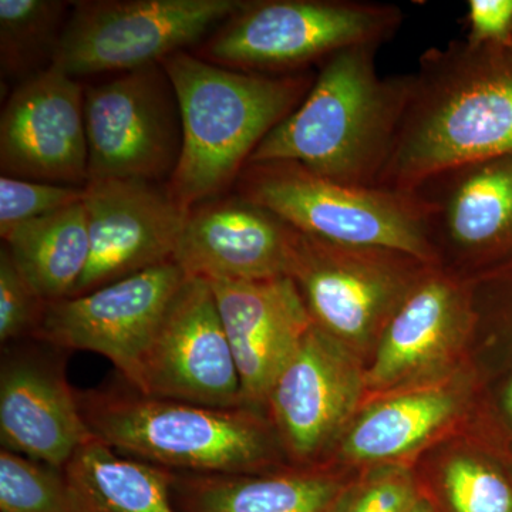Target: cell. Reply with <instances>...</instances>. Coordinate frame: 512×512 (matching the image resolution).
<instances>
[{"label": "cell", "instance_id": "obj_20", "mask_svg": "<svg viewBox=\"0 0 512 512\" xmlns=\"http://www.w3.org/2000/svg\"><path fill=\"white\" fill-rule=\"evenodd\" d=\"M473 394L474 379L451 376L376 397L343 431L336 443L339 457L373 466L396 463L453 423Z\"/></svg>", "mask_w": 512, "mask_h": 512}, {"label": "cell", "instance_id": "obj_6", "mask_svg": "<svg viewBox=\"0 0 512 512\" xmlns=\"http://www.w3.org/2000/svg\"><path fill=\"white\" fill-rule=\"evenodd\" d=\"M430 268L392 249L333 244L298 231L289 276L313 325L363 360Z\"/></svg>", "mask_w": 512, "mask_h": 512}, {"label": "cell", "instance_id": "obj_26", "mask_svg": "<svg viewBox=\"0 0 512 512\" xmlns=\"http://www.w3.org/2000/svg\"><path fill=\"white\" fill-rule=\"evenodd\" d=\"M470 279L484 377L512 369V255Z\"/></svg>", "mask_w": 512, "mask_h": 512}, {"label": "cell", "instance_id": "obj_28", "mask_svg": "<svg viewBox=\"0 0 512 512\" xmlns=\"http://www.w3.org/2000/svg\"><path fill=\"white\" fill-rule=\"evenodd\" d=\"M420 495L409 468L377 464L346 483L328 512H410Z\"/></svg>", "mask_w": 512, "mask_h": 512}, {"label": "cell", "instance_id": "obj_8", "mask_svg": "<svg viewBox=\"0 0 512 512\" xmlns=\"http://www.w3.org/2000/svg\"><path fill=\"white\" fill-rule=\"evenodd\" d=\"M403 20L392 5L342 0L247 2L212 39L220 62L248 69H284L328 59L353 46L382 45Z\"/></svg>", "mask_w": 512, "mask_h": 512}, {"label": "cell", "instance_id": "obj_13", "mask_svg": "<svg viewBox=\"0 0 512 512\" xmlns=\"http://www.w3.org/2000/svg\"><path fill=\"white\" fill-rule=\"evenodd\" d=\"M137 392L210 407H247L217 299L188 276L141 360Z\"/></svg>", "mask_w": 512, "mask_h": 512}, {"label": "cell", "instance_id": "obj_23", "mask_svg": "<svg viewBox=\"0 0 512 512\" xmlns=\"http://www.w3.org/2000/svg\"><path fill=\"white\" fill-rule=\"evenodd\" d=\"M2 238L20 272L47 302L72 296L90 258L83 201L23 222Z\"/></svg>", "mask_w": 512, "mask_h": 512}, {"label": "cell", "instance_id": "obj_21", "mask_svg": "<svg viewBox=\"0 0 512 512\" xmlns=\"http://www.w3.org/2000/svg\"><path fill=\"white\" fill-rule=\"evenodd\" d=\"M346 481L323 467L264 473H175L178 512H328Z\"/></svg>", "mask_w": 512, "mask_h": 512}, {"label": "cell", "instance_id": "obj_12", "mask_svg": "<svg viewBox=\"0 0 512 512\" xmlns=\"http://www.w3.org/2000/svg\"><path fill=\"white\" fill-rule=\"evenodd\" d=\"M365 373L362 359L312 325L266 399L291 466L318 467L336 446L366 394Z\"/></svg>", "mask_w": 512, "mask_h": 512}, {"label": "cell", "instance_id": "obj_17", "mask_svg": "<svg viewBox=\"0 0 512 512\" xmlns=\"http://www.w3.org/2000/svg\"><path fill=\"white\" fill-rule=\"evenodd\" d=\"M296 237L295 228L245 198L205 202L188 211L174 262L210 282L289 276Z\"/></svg>", "mask_w": 512, "mask_h": 512}, {"label": "cell", "instance_id": "obj_32", "mask_svg": "<svg viewBox=\"0 0 512 512\" xmlns=\"http://www.w3.org/2000/svg\"><path fill=\"white\" fill-rule=\"evenodd\" d=\"M467 23L466 40L474 45L512 40V0H470Z\"/></svg>", "mask_w": 512, "mask_h": 512}, {"label": "cell", "instance_id": "obj_9", "mask_svg": "<svg viewBox=\"0 0 512 512\" xmlns=\"http://www.w3.org/2000/svg\"><path fill=\"white\" fill-rule=\"evenodd\" d=\"M84 124L89 181H153L174 173L183 131L163 66L133 70L84 90Z\"/></svg>", "mask_w": 512, "mask_h": 512}, {"label": "cell", "instance_id": "obj_18", "mask_svg": "<svg viewBox=\"0 0 512 512\" xmlns=\"http://www.w3.org/2000/svg\"><path fill=\"white\" fill-rule=\"evenodd\" d=\"M210 284L237 362L245 406L265 412L272 386L313 325L302 293L291 276Z\"/></svg>", "mask_w": 512, "mask_h": 512}, {"label": "cell", "instance_id": "obj_14", "mask_svg": "<svg viewBox=\"0 0 512 512\" xmlns=\"http://www.w3.org/2000/svg\"><path fill=\"white\" fill-rule=\"evenodd\" d=\"M83 205L90 258L72 296L174 261L188 211L170 191L146 180H94L84 185Z\"/></svg>", "mask_w": 512, "mask_h": 512}, {"label": "cell", "instance_id": "obj_10", "mask_svg": "<svg viewBox=\"0 0 512 512\" xmlns=\"http://www.w3.org/2000/svg\"><path fill=\"white\" fill-rule=\"evenodd\" d=\"M474 332L470 279L433 266L384 328L366 366V393L382 397L448 379Z\"/></svg>", "mask_w": 512, "mask_h": 512}, {"label": "cell", "instance_id": "obj_30", "mask_svg": "<svg viewBox=\"0 0 512 512\" xmlns=\"http://www.w3.org/2000/svg\"><path fill=\"white\" fill-rule=\"evenodd\" d=\"M477 394L474 443L490 454L512 480V369L485 377Z\"/></svg>", "mask_w": 512, "mask_h": 512}, {"label": "cell", "instance_id": "obj_3", "mask_svg": "<svg viewBox=\"0 0 512 512\" xmlns=\"http://www.w3.org/2000/svg\"><path fill=\"white\" fill-rule=\"evenodd\" d=\"M127 386V384H126ZM94 439L175 473H264L288 467L271 420L251 407H210L131 389L77 390Z\"/></svg>", "mask_w": 512, "mask_h": 512}, {"label": "cell", "instance_id": "obj_5", "mask_svg": "<svg viewBox=\"0 0 512 512\" xmlns=\"http://www.w3.org/2000/svg\"><path fill=\"white\" fill-rule=\"evenodd\" d=\"M239 191L309 237L392 249L441 266L436 205L421 192L340 184L291 161L245 165Z\"/></svg>", "mask_w": 512, "mask_h": 512}, {"label": "cell", "instance_id": "obj_11", "mask_svg": "<svg viewBox=\"0 0 512 512\" xmlns=\"http://www.w3.org/2000/svg\"><path fill=\"white\" fill-rule=\"evenodd\" d=\"M187 278L170 261L96 291L49 302L35 340L67 353H99L136 389L144 353Z\"/></svg>", "mask_w": 512, "mask_h": 512}, {"label": "cell", "instance_id": "obj_15", "mask_svg": "<svg viewBox=\"0 0 512 512\" xmlns=\"http://www.w3.org/2000/svg\"><path fill=\"white\" fill-rule=\"evenodd\" d=\"M66 353L29 339L3 346L0 362L2 448L59 468L94 439L67 380Z\"/></svg>", "mask_w": 512, "mask_h": 512}, {"label": "cell", "instance_id": "obj_19", "mask_svg": "<svg viewBox=\"0 0 512 512\" xmlns=\"http://www.w3.org/2000/svg\"><path fill=\"white\" fill-rule=\"evenodd\" d=\"M434 181L446 188L441 197L419 192L436 205L440 264L441 255L448 252L457 266L454 274L468 279L510 258L512 154L467 165Z\"/></svg>", "mask_w": 512, "mask_h": 512}, {"label": "cell", "instance_id": "obj_4", "mask_svg": "<svg viewBox=\"0 0 512 512\" xmlns=\"http://www.w3.org/2000/svg\"><path fill=\"white\" fill-rule=\"evenodd\" d=\"M161 63L183 131L168 191L187 211L231 184L269 131L311 90L305 77L234 72L183 52Z\"/></svg>", "mask_w": 512, "mask_h": 512}, {"label": "cell", "instance_id": "obj_22", "mask_svg": "<svg viewBox=\"0 0 512 512\" xmlns=\"http://www.w3.org/2000/svg\"><path fill=\"white\" fill-rule=\"evenodd\" d=\"M77 512H178L175 471L120 456L93 439L64 467Z\"/></svg>", "mask_w": 512, "mask_h": 512}, {"label": "cell", "instance_id": "obj_1", "mask_svg": "<svg viewBox=\"0 0 512 512\" xmlns=\"http://www.w3.org/2000/svg\"><path fill=\"white\" fill-rule=\"evenodd\" d=\"M512 154V40H456L421 56L376 187L419 192L441 175Z\"/></svg>", "mask_w": 512, "mask_h": 512}, {"label": "cell", "instance_id": "obj_16", "mask_svg": "<svg viewBox=\"0 0 512 512\" xmlns=\"http://www.w3.org/2000/svg\"><path fill=\"white\" fill-rule=\"evenodd\" d=\"M0 165L3 175L23 180L89 181L84 92L55 64L28 77L3 107Z\"/></svg>", "mask_w": 512, "mask_h": 512}, {"label": "cell", "instance_id": "obj_27", "mask_svg": "<svg viewBox=\"0 0 512 512\" xmlns=\"http://www.w3.org/2000/svg\"><path fill=\"white\" fill-rule=\"evenodd\" d=\"M0 512H77L66 471L2 448Z\"/></svg>", "mask_w": 512, "mask_h": 512}, {"label": "cell", "instance_id": "obj_2", "mask_svg": "<svg viewBox=\"0 0 512 512\" xmlns=\"http://www.w3.org/2000/svg\"><path fill=\"white\" fill-rule=\"evenodd\" d=\"M377 47L329 56L302 103L269 131L247 165L291 161L336 183L376 187L413 84V74L379 76Z\"/></svg>", "mask_w": 512, "mask_h": 512}, {"label": "cell", "instance_id": "obj_33", "mask_svg": "<svg viewBox=\"0 0 512 512\" xmlns=\"http://www.w3.org/2000/svg\"><path fill=\"white\" fill-rule=\"evenodd\" d=\"M410 512H439L437 511L436 505L433 504V501L430 498L424 497L423 494L420 495L419 500L416 501V504L413 505L412 510Z\"/></svg>", "mask_w": 512, "mask_h": 512}, {"label": "cell", "instance_id": "obj_31", "mask_svg": "<svg viewBox=\"0 0 512 512\" xmlns=\"http://www.w3.org/2000/svg\"><path fill=\"white\" fill-rule=\"evenodd\" d=\"M84 187L40 183L2 175L0 178V234L23 222L46 217L83 201Z\"/></svg>", "mask_w": 512, "mask_h": 512}, {"label": "cell", "instance_id": "obj_29", "mask_svg": "<svg viewBox=\"0 0 512 512\" xmlns=\"http://www.w3.org/2000/svg\"><path fill=\"white\" fill-rule=\"evenodd\" d=\"M49 302L20 272L6 245L0 249V343L35 339Z\"/></svg>", "mask_w": 512, "mask_h": 512}, {"label": "cell", "instance_id": "obj_25", "mask_svg": "<svg viewBox=\"0 0 512 512\" xmlns=\"http://www.w3.org/2000/svg\"><path fill=\"white\" fill-rule=\"evenodd\" d=\"M437 497L443 512H512V480L474 443L444 460Z\"/></svg>", "mask_w": 512, "mask_h": 512}, {"label": "cell", "instance_id": "obj_7", "mask_svg": "<svg viewBox=\"0 0 512 512\" xmlns=\"http://www.w3.org/2000/svg\"><path fill=\"white\" fill-rule=\"evenodd\" d=\"M244 0L74 3L52 64L69 76L133 72L163 62L244 8Z\"/></svg>", "mask_w": 512, "mask_h": 512}, {"label": "cell", "instance_id": "obj_24", "mask_svg": "<svg viewBox=\"0 0 512 512\" xmlns=\"http://www.w3.org/2000/svg\"><path fill=\"white\" fill-rule=\"evenodd\" d=\"M66 3L55 0H0V62L6 76L35 72L53 60Z\"/></svg>", "mask_w": 512, "mask_h": 512}]
</instances>
